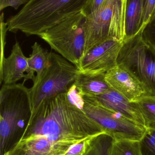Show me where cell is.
Listing matches in <instances>:
<instances>
[{
    "mask_svg": "<svg viewBox=\"0 0 155 155\" xmlns=\"http://www.w3.org/2000/svg\"><path fill=\"white\" fill-rule=\"evenodd\" d=\"M106 133L83 109L63 93L43 100L32 114L21 138L41 135L56 143H78Z\"/></svg>",
    "mask_w": 155,
    "mask_h": 155,
    "instance_id": "1",
    "label": "cell"
},
{
    "mask_svg": "<svg viewBox=\"0 0 155 155\" xmlns=\"http://www.w3.org/2000/svg\"><path fill=\"white\" fill-rule=\"evenodd\" d=\"M89 0H30L9 17L8 31L38 35L70 16L82 12Z\"/></svg>",
    "mask_w": 155,
    "mask_h": 155,
    "instance_id": "2",
    "label": "cell"
},
{
    "mask_svg": "<svg viewBox=\"0 0 155 155\" xmlns=\"http://www.w3.org/2000/svg\"><path fill=\"white\" fill-rule=\"evenodd\" d=\"M32 113L30 88L24 83L2 84L0 90V155L20 140Z\"/></svg>",
    "mask_w": 155,
    "mask_h": 155,
    "instance_id": "3",
    "label": "cell"
},
{
    "mask_svg": "<svg viewBox=\"0 0 155 155\" xmlns=\"http://www.w3.org/2000/svg\"><path fill=\"white\" fill-rule=\"evenodd\" d=\"M126 4V0H106L97 10L85 16L84 56L107 39L124 41Z\"/></svg>",
    "mask_w": 155,
    "mask_h": 155,
    "instance_id": "4",
    "label": "cell"
},
{
    "mask_svg": "<svg viewBox=\"0 0 155 155\" xmlns=\"http://www.w3.org/2000/svg\"><path fill=\"white\" fill-rule=\"evenodd\" d=\"M78 73L77 67L72 63L56 53L49 52L45 68L30 88L32 113L48 97L67 93Z\"/></svg>",
    "mask_w": 155,
    "mask_h": 155,
    "instance_id": "5",
    "label": "cell"
},
{
    "mask_svg": "<svg viewBox=\"0 0 155 155\" xmlns=\"http://www.w3.org/2000/svg\"><path fill=\"white\" fill-rule=\"evenodd\" d=\"M117 62L137 79L145 95L155 96V50L143 39L142 31L123 41Z\"/></svg>",
    "mask_w": 155,
    "mask_h": 155,
    "instance_id": "6",
    "label": "cell"
},
{
    "mask_svg": "<svg viewBox=\"0 0 155 155\" xmlns=\"http://www.w3.org/2000/svg\"><path fill=\"white\" fill-rule=\"evenodd\" d=\"M85 16L82 12L66 18L38 36L57 54L78 67L84 56Z\"/></svg>",
    "mask_w": 155,
    "mask_h": 155,
    "instance_id": "7",
    "label": "cell"
},
{
    "mask_svg": "<svg viewBox=\"0 0 155 155\" xmlns=\"http://www.w3.org/2000/svg\"><path fill=\"white\" fill-rule=\"evenodd\" d=\"M83 96L82 108L114 140L140 141L147 128L129 120L120 113L101 105L93 96Z\"/></svg>",
    "mask_w": 155,
    "mask_h": 155,
    "instance_id": "8",
    "label": "cell"
},
{
    "mask_svg": "<svg viewBox=\"0 0 155 155\" xmlns=\"http://www.w3.org/2000/svg\"><path fill=\"white\" fill-rule=\"evenodd\" d=\"M123 41L107 39L91 49L77 67L80 72L89 74H106L117 64V58Z\"/></svg>",
    "mask_w": 155,
    "mask_h": 155,
    "instance_id": "9",
    "label": "cell"
},
{
    "mask_svg": "<svg viewBox=\"0 0 155 155\" xmlns=\"http://www.w3.org/2000/svg\"><path fill=\"white\" fill-rule=\"evenodd\" d=\"M73 145L54 143L42 136L32 134L21 138L3 155H65Z\"/></svg>",
    "mask_w": 155,
    "mask_h": 155,
    "instance_id": "10",
    "label": "cell"
},
{
    "mask_svg": "<svg viewBox=\"0 0 155 155\" xmlns=\"http://www.w3.org/2000/svg\"><path fill=\"white\" fill-rule=\"evenodd\" d=\"M105 78L111 88L131 102H135L145 95L143 88L137 79L121 65L117 64L109 70L105 74Z\"/></svg>",
    "mask_w": 155,
    "mask_h": 155,
    "instance_id": "11",
    "label": "cell"
},
{
    "mask_svg": "<svg viewBox=\"0 0 155 155\" xmlns=\"http://www.w3.org/2000/svg\"><path fill=\"white\" fill-rule=\"evenodd\" d=\"M93 97L101 105L120 113L129 120L147 128L144 118L135 103L129 101L113 88Z\"/></svg>",
    "mask_w": 155,
    "mask_h": 155,
    "instance_id": "12",
    "label": "cell"
},
{
    "mask_svg": "<svg viewBox=\"0 0 155 155\" xmlns=\"http://www.w3.org/2000/svg\"><path fill=\"white\" fill-rule=\"evenodd\" d=\"M0 64L1 84H12L25 78L28 70V57L24 54L19 42H15L10 55L5 57Z\"/></svg>",
    "mask_w": 155,
    "mask_h": 155,
    "instance_id": "13",
    "label": "cell"
},
{
    "mask_svg": "<svg viewBox=\"0 0 155 155\" xmlns=\"http://www.w3.org/2000/svg\"><path fill=\"white\" fill-rule=\"evenodd\" d=\"M105 76V74H89L79 71L74 84L82 96H95L111 88Z\"/></svg>",
    "mask_w": 155,
    "mask_h": 155,
    "instance_id": "14",
    "label": "cell"
},
{
    "mask_svg": "<svg viewBox=\"0 0 155 155\" xmlns=\"http://www.w3.org/2000/svg\"><path fill=\"white\" fill-rule=\"evenodd\" d=\"M144 0H126L125 38L126 41L143 30Z\"/></svg>",
    "mask_w": 155,
    "mask_h": 155,
    "instance_id": "15",
    "label": "cell"
},
{
    "mask_svg": "<svg viewBox=\"0 0 155 155\" xmlns=\"http://www.w3.org/2000/svg\"><path fill=\"white\" fill-rule=\"evenodd\" d=\"M32 53L28 57V70L23 79L25 83L27 80H32L39 77L45 68L49 52L38 43L35 42L32 46Z\"/></svg>",
    "mask_w": 155,
    "mask_h": 155,
    "instance_id": "16",
    "label": "cell"
},
{
    "mask_svg": "<svg viewBox=\"0 0 155 155\" xmlns=\"http://www.w3.org/2000/svg\"><path fill=\"white\" fill-rule=\"evenodd\" d=\"M113 141L106 133L101 134L92 139L85 155H109Z\"/></svg>",
    "mask_w": 155,
    "mask_h": 155,
    "instance_id": "17",
    "label": "cell"
},
{
    "mask_svg": "<svg viewBox=\"0 0 155 155\" xmlns=\"http://www.w3.org/2000/svg\"><path fill=\"white\" fill-rule=\"evenodd\" d=\"M109 155H142L139 141L114 140Z\"/></svg>",
    "mask_w": 155,
    "mask_h": 155,
    "instance_id": "18",
    "label": "cell"
},
{
    "mask_svg": "<svg viewBox=\"0 0 155 155\" xmlns=\"http://www.w3.org/2000/svg\"><path fill=\"white\" fill-rule=\"evenodd\" d=\"M140 112L142 113L146 127L149 124L155 122V96H143L135 101Z\"/></svg>",
    "mask_w": 155,
    "mask_h": 155,
    "instance_id": "19",
    "label": "cell"
},
{
    "mask_svg": "<svg viewBox=\"0 0 155 155\" xmlns=\"http://www.w3.org/2000/svg\"><path fill=\"white\" fill-rule=\"evenodd\" d=\"M142 155H155V122L149 124L140 141Z\"/></svg>",
    "mask_w": 155,
    "mask_h": 155,
    "instance_id": "20",
    "label": "cell"
},
{
    "mask_svg": "<svg viewBox=\"0 0 155 155\" xmlns=\"http://www.w3.org/2000/svg\"><path fill=\"white\" fill-rule=\"evenodd\" d=\"M143 39L155 50V15L142 31Z\"/></svg>",
    "mask_w": 155,
    "mask_h": 155,
    "instance_id": "21",
    "label": "cell"
},
{
    "mask_svg": "<svg viewBox=\"0 0 155 155\" xmlns=\"http://www.w3.org/2000/svg\"><path fill=\"white\" fill-rule=\"evenodd\" d=\"M155 15V0H144L143 30Z\"/></svg>",
    "mask_w": 155,
    "mask_h": 155,
    "instance_id": "22",
    "label": "cell"
},
{
    "mask_svg": "<svg viewBox=\"0 0 155 155\" xmlns=\"http://www.w3.org/2000/svg\"><path fill=\"white\" fill-rule=\"evenodd\" d=\"M94 138V137H93ZM93 138L87 139L78 143L73 145L69 148L67 154L85 155L90 145L91 140Z\"/></svg>",
    "mask_w": 155,
    "mask_h": 155,
    "instance_id": "23",
    "label": "cell"
},
{
    "mask_svg": "<svg viewBox=\"0 0 155 155\" xmlns=\"http://www.w3.org/2000/svg\"><path fill=\"white\" fill-rule=\"evenodd\" d=\"M106 0H89L86 5L82 13L86 16L97 10Z\"/></svg>",
    "mask_w": 155,
    "mask_h": 155,
    "instance_id": "24",
    "label": "cell"
},
{
    "mask_svg": "<svg viewBox=\"0 0 155 155\" xmlns=\"http://www.w3.org/2000/svg\"><path fill=\"white\" fill-rule=\"evenodd\" d=\"M30 0H0V11L11 7L17 10L21 5H25Z\"/></svg>",
    "mask_w": 155,
    "mask_h": 155,
    "instance_id": "25",
    "label": "cell"
},
{
    "mask_svg": "<svg viewBox=\"0 0 155 155\" xmlns=\"http://www.w3.org/2000/svg\"><path fill=\"white\" fill-rule=\"evenodd\" d=\"M65 155H74V154H66Z\"/></svg>",
    "mask_w": 155,
    "mask_h": 155,
    "instance_id": "26",
    "label": "cell"
}]
</instances>
